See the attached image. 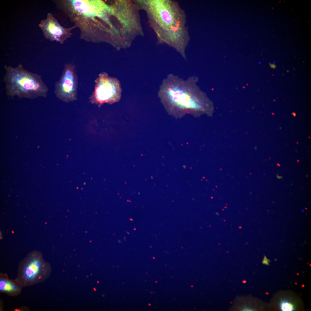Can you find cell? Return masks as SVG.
Masks as SVG:
<instances>
[{"label": "cell", "mask_w": 311, "mask_h": 311, "mask_svg": "<svg viewBox=\"0 0 311 311\" xmlns=\"http://www.w3.org/2000/svg\"><path fill=\"white\" fill-rule=\"evenodd\" d=\"M50 265L38 253L29 255L20 264L16 280L22 287L43 282L50 276Z\"/></svg>", "instance_id": "cell-5"}, {"label": "cell", "mask_w": 311, "mask_h": 311, "mask_svg": "<svg viewBox=\"0 0 311 311\" xmlns=\"http://www.w3.org/2000/svg\"><path fill=\"white\" fill-rule=\"evenodd\" d=\"M62 11L80 31V38L95 43L105 42L113 46L118 32L114 24L119 17L115 6L99 0H54Z\"/></svg>", "instance_id": "cell-1"}, {"label": "cell", "mask_w": 311, "mask_h": 311, "mask_svg": "<svg viewBox=\"0 0 311 311\" xmlns=\"http://www.w3.org/2000/svg\"><path fill=\"white\" fill-rule=\"evenodd\" d=\"M22 287L15 280L9 279L6 275H1L0 278V291L12 296L19 294Z\"/></svg>", "instance_id": "cell-9"}, {"label": "cell", "mask_w": 311, "mask_h": 311, "mask_svg": "<svg viewBox=\"0 0 311 311\" xmlns=\"http://www.w3.org/2000/svg\"><path fill=\"white\" fill-rule=\"evenodd\" d=\"M77 87L78 78L74 65L65 64L60 79L55 84L56 96L65 102L75 100L77 98Z\"/></svg>", "instance_id": "cell-7"}, {"label": "cell", "mask_w": 311, "mask_h": 311, "mask_svg": "<svg viewBox=\"0 0 311 311\" xmlns=\"http://www.w3.org/2000/svg\"><path fill=\"white\" fill-rule=\"evenodd\" d=\"M39 26L46 39L59 42L61 44L71 37V30L75 28L74 26L68 28L63 27L51 13L48 14L46 19L41 21Z\"/></svg>", "instance_id": "cell-8"}, {"label": "cell", "mask_w": 311, "mask_h": 311, "mask_svg": "<svg viewBox=\"0 0 311 311\" xmlns=\"http://www.w3.org/2000/svg\"><path fill=\"white\" fill-rule=\"evenodd\" d=\"M270 66L271 68H272L273 69H275L276 68V67L275 65L274 64H272L271 63H270Z\"/></svg>", "instance_id": "cell-11"}, {"label": "cell", "mask_w": 311, "mask_h": 311, "mask_svg": "<svg viewBox=\"0 0 311 311\" xmlns=\"http://www.w3.org/2000/svg\"><path fill=\"white\" fill-rule=\"evenodd\" d=\"M149 14L157 26L158 35L164 34V41L175 45L180 41L178 36L184 29V22L180 14L169 1H147Z\"/></svg>", "instance_id": "cell-4"}, {"label": "cell", "mask_w": 311, "mask_h": 311, "mask_svg": "<svg viewBox=\"0 0 311 311\" xmlns=\"http://www.w3.org/2000/svg\"><path fill=\"white\" fill-rule=\"evenodd\" d=\"M197 81L194 76L184 80L172 74L168 75L160 86L158 95L168 113L180 115L207 110L208 100L196 85Z\"/></svg>", "instance_id": "cell-2"}, {"label": "cell", "mask_w": 311, "mask_h": 311, "mask_svg": "<svg viewBox=\"0 0 311 311\" xmlns=\"http://www.w3.org/2000/svg\"><path fill=\"white\" fill-rule=\"evenodd\" d=\"M4 68L3 81L8 97L30 99L47 97L48 89L40 75L26 70L21 64L15 67L5 65Z\"/></svg>", "instance_id": "cell-3"}, {"label": "cell", "mask_w": 311, "mask_h": 311, "mask_svg": "<svg viewBox=\"0 0 311 311\" xmlns=\"http://www.w3.org/2000/svg\"><path fill=\"white\" fill-rule=\"evenodd\" d=\"M94 90L90 98L92 103L99 106L105 103L110 104L120 100L122 89L119 81L109 76L105 72L100 73L95 80Z\"/></svg>", "instance_id": "cell-6"}, {"label": "cell", "mask_w": 311, "mask_h": 311, "mask_svg": "<svg viewBox=\"0 0 311 311\" xmlns=\"http://www.w3.org/2000/svg\"><path fill=\"white\" fill-rule=\"evenodd\" d=\"M281 308L282 311H290L293 309V306L291 304L286 301L281 303Z\"/></svg>", "instance_id": "cell-10"}, {"label": "cell", "mask_w": 311, "mask_h": 311, "mask_svg": "<svg viewBox=\"0 0 311 311\" xmlns=\"http://www.w3.org/2000/svg\"><path fill=\"white\" fill-rule=\"evenodd\" d=\"M292 114L294 116H295V115H296V114L295 113H294V112L293 113H292Z\"/></svg>", "instance_id": "cell-12"}]
</instances>
